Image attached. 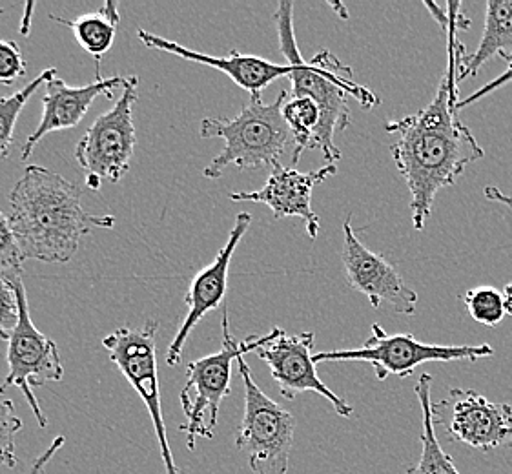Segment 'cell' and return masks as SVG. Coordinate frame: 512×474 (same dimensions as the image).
Segmentation results:
<instances>
[{
	"mask_svg": "<svg viewBox=\"0 0 512 474\" xmlns=\"http://www.w3.org/2000/svg\"><path fill=\"white\" fill-rule=\"evenodd\" d=\"M55 73H57L55 68H48L19 92L8 97H0V159H8L10 155L13 137H15V124L21 115L22 108L33 97V93L42 86H46V83L55 77Z\"/></svg>",
	"mask_w": 512,
	"mask_h": 474,
	"instance_id": "22",
	"label": "cell"
},
{
	"mask_svg": "<svg viewBox=\"0 0 512 474\" xmlns=\"http://www.w3.org/2000/svg\"><path fill=\"white\" fill-rule=\"evenodd\" d=\"M436 425L451 442L483 453L512 449V407L487 400L472 389H451L449 396L434 403Z\"/></svg>",
	"mask_w": 512,
	"mask_h": 474,
	"instance_id": "11",
	"label": "cell"
},
{
	"mask_svg": "<svg viewBox=\"0 0 512 474\" xmlns=\"http://www.w3.org/2000/svg\"><path fill=\"white\" fill-rule=\"evenodd\" d=\"M496 55L511 61L512 0H487L482 39L471 55L461 59L458 83L476 77L483 64H487Z\"/></svg>",
	"mask_w": 512,
	"mask_h": 474,
	"instance_id": "18",
	"label": "cell"
},
{
	"mask_svg": "<svg viewBox=\"0 0 512 474\" xmlns=\"http://www.w3.org/2000/svg\"><path fill=\"white\" fill-rule=\"evenodd\" d=\"M250 225H252V216L248 212H239L234 228L226 239L225 247L217 252L216 259L208 267L199 270L192 279L186 292L185 303L188 310H186L185 320L181 323V329L175 334L166 352V363L170 367L181 363L186 341L190 338L192 330L197 327V323L203 320L208 312L219 309L223 305L226 289H228L230 263Z\"/></svg>",
	"mask_w": 512,
	"mask_h": 474,
	"instance_id": "14",
	"label": "cell"
},
{
	"mask_svg": "<svg viewBox=\"0 0 512 474\" xmlns=\"http://www.w3.org/2000/svg\"><path fill=\"white\" fill-rule=\"evenodd\" d=\"M19 323V301L15 289L0 279V340H8Z\"/></svg>",
	"mask_w": 512,
	"mask_h": 474,
	"instance_id": "27",
	"label": "cell"
},
{
	"mask_svg": "<svg viewBox=\"0 0 512 474\" xmlns=\"http://www.w3.org/2000/svg\"><path fill=\"white\" fill-rule=\"evenodd\" d=\"M81 186L44 166L24 168L10 192V223L22 258L68 263L93 228H113L115 217L95 216L81 205Z\"/></svg>",
	"mask_w": 512,
	"mask_h": 474,
	"instance_id": "2",
	"label": "cell"
},
{
	"mask_svg": "<svg viewBox=\"0 0 512 474\" xmlns=\"http://www.w3.org/2000/svg\"><path fill=\"white\" fill-rule=\"evenodd\" d=\"M50 19L68 26L82 50L90 53L99 64L104 53L110 52L113 46L121 15H119V6L112 0H108L103 8L92 13H84L75 21H68L59 15H50Z\"/></svg>",
	"mask_w": 512,
	"mask_h": 474,
	"instance_id": "20",
	"label": "cell"
},
{
	"mask_svg": "<svg viewBox=\"0 0 512 474\" xmlns=\"http://www.w3.org/2000/svg\"><path fill=\"white\" fill-rule=\"evenodd\" d=\"M157 330L159 323L148 321L141 329L121 327L103 338V345L110 354V360L121 371L128 383L134 387L143 400L154 423L157 444L161 449L164 473L181 474L175 465L174 453L170 449L168 433L161 409V389L157 371Z\"/></svg>",
	"mask_w": 512,
	"mask_h": 474,
	"instance_id": "9",
	"label": "cell"
},
{
	"mask_svg": "<svg viewBox=\"0 0 512 474\" xmlns=\"http://www.w3.org/2000/svg\"><path fill=\"white\" fill-rule=\"evenodd\" d=\"M512 83V57L511 61H509V66H507V70L500 75V77H496L494 81H491L489 84H485L483 88H480L478 92L472 93L469 95L467 99H463L458 103V110H463V108H469L474 103H478V101H482L483 97H487L489 93L496 92V90H500L503 88L505 84Z\"/></svg>",
	"mask_w": 512,
	"mask_h": 474,
	"instance_id": "28",
	"label": "cell"
},
{
	"mask_svg": "<svg viewBox=\"0 0 512 474\" xmlns=\"http://www.w3.org/2000/svg\"><path fill=\"white\" fill-rule=\"evenodd\" d=\"M338 166L325 165L314 172H299L296 168L277 165L272 168L263 188L254 192H236L230 194L232 201L237 203H259L267 205L276 219L297 217L305 223L308 237L316 239L319 234V217L312 210V190L323 183L328 177L336 176Z\"/></svg>",
	"mask_w": 512,
	"mask_h": 474,
	"instance_id": "15",
	"label": "cell"
},
{
	"mask_svg": "<svg viewBox=\"0 0 512 474\" xmlns=\"http://www.w3.org/2000/svg\"><path fill=\"white\" fill-rule=\"evenodd\" d=\"M283 117L292 132L294 152H292V165H297L301 155L308 148H312L314 135L321 121V112L318 104L308 97H290L283 106Z\"/></svg>",
	"mask_w": 512,
	"mask_h": 474,
	"instance_id": "21",
	"label": "cell"
},
{
	"mask_svg": "<svg viewBox=\"0 0 512 474\" xmlns=\"http://www.w3.org/2000/svg\"><path fill=\"white\" fill-rule=\"evenodd\" d=\"M465 309L472 320L485 327H496L502 323L507 309H505V296L502 290L494 287H474L463 294Z\"/></svg>",
	"mask_w": 512,
	"mask_h": 474,
	"instance_id": "23",
	"label": "cell"
},
{
	"mask_svg": "<svg viewBox=\"0 0 512 474\" xmlns=\"http://www.w3.org/2000/svg\"><path fill=\"white\" fill-rule=\"evenodd\" d=\"M19 301V323L11 330L8 338V376L0 385V394L10 387L21 389L31 413L35 414L42 429L48 425V418L41 409V403L33 394V387H42L44 383L61 382L64 376L61 354L57 345L46 338L41 330L33 325L26 298L24 283L15 287Z\"/></svg>",
	"mask_w": 512,
	"mask_h": 474,
	"instance_id": "10",
	"label": "cell"
},
{
	"mask_svg": "<svg viewBox=\"0 0 512 474\" xmlns=\"http://www.w3.org/2000/svg\"><path fill=\"white\" fill-rule=\"evenodd\" d=\"M99 73L101 70L97 64V79L86 86H70L57 75L46 83V95L42 99L41 121L22 146L21 159L24 163L30 159L35 146L41 143L44 135L75 128L86 117L95 99L99 97L112 99L113 92L117 88L123 90L126 77L115 75V77L103 79Z\"/></svg>",
	"mask_w": 512,
	"mask_h": 474,
	"instance_id": "16",
	"label": "cell"
},
{
	"mask_svg": "<svg viewBox=\"0 0 512 474\" xmlns=\"http://www.w3.org/2000/svg\"><path fill=\"white\" fill-rule=\"evenodd\" d=\"M64 444H66V438H64V436H57V438L53 440L52 444H50V447H48L44 453L39 454V456L35 458V462L31 464L28 474H44L46 467H48V464L52 462L53 456L61 451Z\"/></svg>",
	"mask_w": 512,
	"mask_h": 474,
	"instance_id": "29",
	"label": "cell"
},
{
	"mask_svg": "<svg viewBox=\"0 0 512 474\" xmlns=\"http://www.w3.org/2000/svg\"><path fill=\"white\" fill-rule=\"evenodd\" d=\"M139 77L126 75L123 93L108 112L97 117L75 148L86 186L99 192L103 181L119 183L130 170L135 152L134 106Z\"/></svg>",
	"mask_w": 512,
	"mask_h": 474,
	"instance_id": "7",
	"label": "cell"
},
{
	"mask_svg": "<svg viewBox=\"0 0 512 474\" xmlns=\"http://www.w3.org/2000/svg\"><path fill=\"white\" fill-rule=\"evenodd\" d=\"M352 216L343 223V267L350 287L369 299L374 309L383 303L390 305L398 314L412 316L418 305V292L410 289L400 272L387 259L361 243L352 227Z\"/></svg>",
	"mask_w": 512,
	"mask_h": 474,
	"instance_id": "13",
	"label": "cell"
},
{
	"mask_svg": "<svg viewBox=\"0 0 512 474\" xmlns=\"http://www.w3.org/2000/svg\"><path fill=\"white\" fill-rule=\"evenodd\" d=\"M314 336V332L287 334L283 329H274L270 340L261 349H257L256 354L267 363L283 398L292 402L296 400L297 394L303 392L319 394L332 403L338 416L349 418L354 409L336 392L330 391L316 371V361L312 354L316 343Z\"/></svg>",
	"mask_w": 512,
	"mask_h": 474,
	"instance_id": "12",
	"label": "cell"
},
{
	"mask_svg": "<svg viewBox=\"0 0 512 474\" xmlns=\"http://www.w3.org/2000/svg\"><path fill=\"white\" fill-rule=\"evenodd\" d=\"M447 72L441 77L436 97L414 115L385 124L396 135L392 159L407 183L412 225L423 230L432 214L438 192L452 186L467 166L485 152L471 130L461 123L458 110V73L467 55L458 30L447 31Z\"/></svg>",
	"mask_w": 512,
	"mask_h": 474,
	"instance_id": "1",
	"label": "cell"
},
{
	"mask_svg": "<svg viewBox=\"0 0 512 474\" xmlns=\"http://www.w3.org/2000/svg\"><path fill=\"white\" fill-rule=\"evenodd\" d=\"M26 75V61L19 44L0 39V84L11 86Z\"/></svg>",
	"mask_w": 512,
	"mask_h": 474,
	"instance_id": "26",
	"label": "cell"
},
{
	"mask_svg": "<svg viewBox=\"0 0 512 474\" xmlns=\"http://www.w3.org/2000/svg\"><path fill=\"white\" fill-rule=\"evenodd\" d=\"M19 241L13 234L10 217L0 210V279H4L13 289L24 283V263Z\"/></svg>",
	"mask_w": 512,
	"mask_h": 474,
	"instance_id": "24",
	"label": "cell"
},
{
	"mask_svg": "<svg viewBox=\"0 0 512 474\" xmlns=\"http://www.w3.org/2000/svg\"><path fill=\"white\" fill-rule=\"evenodd\" d=\"M503 296H505V309L507 314L512 316V283H509L505 289H503Z\"/></svg>",
	"mask_w": 512,
	"mask_h": 474,
	"instance_id": "31",
	"label": "cell"
},
{
	"mask_svg": "<svg viewBox=\"0 0 512 474\" xmlns=\"http://www.w3.org/2000/svg\"><path fill=\"white\" fill-rule=\"evenodd\" d=\"M491 345H434L416 340L412 334H387L381 325H372V334L358 349H336L314 354L316 365L327 361L370 363L379 382L389 376L409 378L431 361H478L491 358Z\"/></svg>",
	"mask_w": 512,
	"mask_h": 474,
	"instance_id": "8",
	"label": "cell"
},
{
	"mask_svg": "<svg viewBox=\"0 0 512 474\" xmlns=\"http://www.w3.org/2000/svg\"><path fill=\"white\" fill-rule=\"evenodd\" d=\"M432 376L421 374L416 383V394L420 400L423 431H421L420 460L410 467L407 474H461L449 454L441 449L436 434V411L431 400Z\"/></svg>",
	"mask_w": 512,
	"mask_h": 474,
	"instance_id": "19",
	"label": "cell"
},
{
	"mask_svg": "<svg viewBox=\"0 0 512 474\" xmlns=\"http://www.w3.org/2000/svg\"><path fill=\"white\" fill-rule=\"evenodd\" d=\"M287 101V90H281L272 103H265L261 95L250 97L232 119L205 117L199 134L203 139H223L225 148L206 166L203 176L219 179L228 166L254 170L279 165L281 155L292 141V132L283 117Z\"/></svg>",
	"mask_w": 512,
	"mask_h": 474,
	"instance_id": "4",
	"label": "cell"
},
{
	"mask_svg": "<svg viewBox=\"0 0 512 474\" xmlns=\"http://www.w3.org/2000/svg\"><path fill=\"white\" fill-rule=\"evenodd\" d=\"M22 420L15 411V403L0 398V465L13 469L19 464L15 454V436L21 433Z\"/></svg>",
	"mask_w": 512,
	"mask_h": 474,
	"instance_id": "25",
	"label": "cell"
},
{
	"mask_svg": "<svg viewBox=\"0 0 512 474\" xmlns=\"http://www.w3.org/2000/svg\"><path fill=\"white\" fill-rule=\"evenodd\" d=\"M237 365L245 385V413L237 429V451L248 458L254 474H287L296 418L259 389L245 356L237 360Z\"/></svg>",
	"mask_w": 512,
	"mask_h": 474,
	"instance_id": "6",
	"label": "cell"
},
{
	"mask_svg": "<svg viewBox=\"0 0 512 474\" xmlns=\"http://www.w3.org/2000/svg\"><path fill=\"white\" fill-rule=\"evenodd\" d=\"M274 22L279 37V50L294 68L288 75V81L292 84V97L312 99L321 112L312 148H319L323 152L327 165H336L341 159V152L334 143V137L350 126L347 95L356 97L363 108L378 106L379 97L370 92L369 88L356 83L352 79V70L339 61L334 53L323 50L310 61L303 59L297 48L292 2H279Z\"/></svg>",
	"mask_w": 512,
	"mask_h": 474,
	"instance_id": "3",
	"label": "cell"
},
{
	"mask_svg": "<svg viewBox=\"0 0 512 474\" xmlns=\"http://www.w3.org/2000/svg\"><path fill=\"white\" fill-rule=\"evenodd\" d=\"M483 194H485L487 199L494 201V203H502V205H505V207L512 208V196L503 194L502 190H498L496 186H485Z\"/></svg>",
	"mask_w": 512,
	"mask_h": 474,
	"instance_id": "30",
	"label": "cell"
},
{
	"mask_svg": "<svg viewBox=\"0 0 512 474\" xmlns=\"http://www.w3.org/2000/svg\"><path fill=\"white\" fill-rule=\"evenodd\" d=\"M223 347L221 351L205 356L201 360L190 361L186 367V383L181 391V405L186 423L179 431L186 434V447L194 451L199 438L212 440L216 429L219 409L226 396L230 394L232 383V365L234 361L246 356L248 352L261 349L272 336V332L261 338L234 340L230 334L228 312L223 314Z\"/></svg>",
	"mask_w": 512,
	"mask_h": 474,
	"instance_id": "5",
	"label": "cell"
},
{
	"mask_svg": "<svg viewBox=\"0 0 512 474\" xmlns=\"http://www.w3.org/2000/svg\"><path fill=\"white\" fill-rule=\"evenodd\" d=\"M137 37L150 50L172 53L185 61L197 62V64L210 66L214 70L225 73L239 88L250 93V97L261 95V92L270 84L276 83L277 79H281V77H288L294 70L292 64H288V62L287 64H276V62L267 61L263 57L246 55V53H239L236 50L228 53L225 57H214L208 53L194 52L179 42L168 41V39L146 30L137 31Z\"/></svg>",
	"mask_w": 512,
	"mask_h": 474,
	"instance_id": "17",
	"label": "cell"
}]
</instances>
